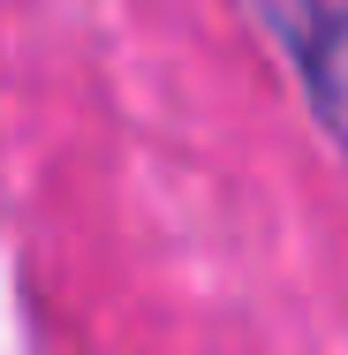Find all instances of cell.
<instances>
[{
	"label": "cell",
	"instance_id": "6da1fadb",
	"mask_svg": "<svg viewBox=\"0 0 348 355\" xmlns=\"http://www.w3.org/2000/svg\"><path fill=\"white\" fill-rule=\"evenodd\" d=\"M295 69L318 129L348 151V0H235Z\"/></svg>",
	"mask_w": 348,
	"mask_h": 355
}]
</instances>
